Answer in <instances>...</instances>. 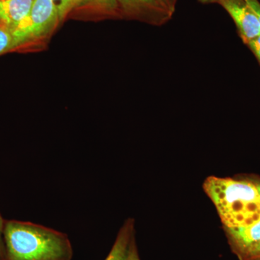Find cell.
<instances>
[{
    "label": "cell",
    "instance_id": "obj_12",
    "mask_svg": "<svg viewBox=\"0 0 260 260\" xmlns=\"http://www.w3.org/2000/svg\"><path fill=\"white\" fill-rule=\"evenodd\" d=\"M239 260H260V242L246 251L243 255L238 258Z\"/></svg>",
    "mask_w": 260,
    "mask_h": 260
},
{
    "label": "cell",
    "instance_id": "obj_5",
    "mask_svg": "<svg viewBox=\"0 0 260 260\" xmlns=\"http://www.w3.org/2000/svg\"><path fill=\"white\" fill-rule=\"evenodd\" d=\"M119 10L127 16L138 18L155 25H162L173 15L156 0H116Z\"/></svg>",
    "mask_w": 260,
    "mask_h": 260
},
{
    "label": "cell",
    "instance_id": "obj_8",
    "mask_svg": "<svg viewBox=\"0 0 260 260\" xmlns=\"http://www.w3.org/2000/svg\"><path fill=\"white\" fill-rule=\"evenodd\" d=\"M134 237L133 220H128L121 227L110 252L104 260H126L130 244Z\"/></svg>",
    "mask_w": 260,
    "mask_h": 260
},
{
    "label": "cell",
    "instance_id": "obj_9",
    "mask_svg": "<svg viewBox=\"0 0 260 260\" xmlns=\"http://www.w3.org/2000/svg\"><path fill=\"white\" fill-rule=\"evenodd\" d=\"M74 9L95 10L105 14H115L119 10L116 0H76Z\"/></svg>",
    "mask_w": 260,
    "mask_h": 260
},
{
    "label": "cell",
    "instance_id": "obj_1",
    "mask_svg": "<svg viewBox=\"0 0 260 260\" xmlns=\"http://www.w3.org/2000/svg\"><path fill=\"white\" fill-rule=\"evenodd\" d=\"M5 260H72L73 249L64 233L31 222L6 220Z\"/></svg>",
    "mask_w": 260,
    "mask_h": 260
},
{
    "label": "cell",
    "instance_id": "obj_3",
    "mask_svg": "<svg viewBox=\"0 0 260 260\" xmlns=\"http://www.w3.org/2000/svg\"><path fill=\"white\" fill-rule=\"evenodd\" d=\"M59 22L52 0H35L28 16L11 32L14 42L13 51L45 37Z\"/></svg>",
    "mask_w": 260,
    "mask_h": 260
},
{
    "label": "cell",
    "instance_id": "obj_4",
    "mask_svg": "<svg viewBox=\"0 0 260 260\" xmlns=\"http://www.w3.org/2000/svg\"><path fill=\"white\" fill-rule=\"evenodd\" d=\"M237 25L239 36L246 44L260 36V24L256 13L246 0H218Z\"/></svg>",
    "mask_w": 260,
    "mask_h": 260
},
{
    "label": "cell",
    "instance_id": "obj_18",
    "mask_svg": "<svg viewBox=\"0 0 260 260\" xmlns=\"http://www.w3.org/2000/svg\"><path fill=\"white\" fill-rule=\"evenodd\" d=\"M199 3L203 5L213 4V3H218V0H198Z\"/></svg>",
    "mask_w": 260,
    "mask_h": 260
},
{
    "label": "cell",
    "instance_id": "obj_14",
    "mask_svg": "<svg viewBox=\"0 0 260 260\" xmlns=\"http://www.w3.org/2000/svg\"><path fill=\"white\" fill-rule=\"evenodd\" d=\"M156 1L161 5L164 9L167 10L169 13L174 15L175 13L177 0H156Z\"/></svg>",
    "mask_w": 260,
    "mask_h": 260
},
{
    "label": "cell",
    "instance_id": "obj_7",
    "mask_svg": "<svg viewBox=\"0 0 260 260\" xmlns=\"http://www.w3.org/2000/svg\"><path fill=\"white\" fill-rule=\"evenodd\" d=\"M35 0L0 1V27L12 32L28 16Z\"/></svg>",
    "mask_w": 260,
    "mask_h": 260
},
{
    "label": "cell",
    "instance_id": "obj_15",
    "mask_svg": "<svg viewBox=\"0 0 260 260\" xmlns=\"http://www.w3.org/2000/svg\"><path fill=\"white\" fill-rule=\"evenodd\" d=\"M126 260H140L138 248H137L136 244H135V237L133 238L131 244H130L129 252H128Z\"/></svg>",
    "mask_w": 260,
    "mask_h": 260
},
{
    "label": "cell",
    "instance_id": "obj_16",
    "mask_svg": "<svg viewBox=\"0 0 260 260\" xmlns=\"http://www.w3.org/2000/svg\"><path fill=\"white\" fill-rule=\"evenodd\" d=\"M260 62V36L247 44Z\"/></svg>",
    "mask_w": 260,
    "mask_h": 260
},
{
    "label": "cell",
    "instance_id": "obj_13",
    "mask_svg": "<svg viewBox=\"0 0 260 260\" xmlns=\"http://www.w3.org/2000/svg\"><path fill=\"white\" fill-rule=\"evenodd\" d=\"M6 220L0 213V260L5 259V247L4 242V229Z\"/></svg>",
    "mask_w": 260,
    "mask_h": 260
},
{
    "label": "cell",
    "instance_id": "obj_2",
    "mask_svg": "<svg viewBox=\"0 0 260 260\" xmlns=\"http://www.w3.org/2000/svg\"><path fill=\"white\" fill-rule=\"evenodd\" d=\"M203 189L218 210L225 229L260 218V201L254 181L210 177L205 180Z\"/></svg>",
    "mask_w": 260,
    "mask_h": 260
},
{
    "label": "cell",
    "instance_id": "obj_17",
    "mask_svg": "<svg viewBox=\"0 0 260 260\" xmlns=\"http://www.w3.org/2000/svg\"><path fill=\"white\" fill-rule=\"evenodd\" d=\"M253 11L256 13L260 24V3L258 0H246Z\"/></svg>",
    "mask_w": 260,
    "mask_h": 260
},
{
    "label": "cell",
    "instance_id": "obj_11",
    "mask_svg": "<svg viewBox=\"0 0 260 260\" xmlns=\"http://www.w3.org/2000/svg\"><path fill=\"white\" fill-rule=\"evenodd\" d=\"M76 0H52L59 15V21H62L70 11L73 10Z\"/></svg>",
    "mask_w": 260,
    "mask_h": 260
},
{
    "label": "cell",
    "instance_id": "obj_19",
    "mask_svg": "<svg viewBox=\"0 0 260 260\" xmlns=\"http://www.w3.org/2000/svg\"><path fill=\"white\" fill-rule=\"evenodd\" d=\"M255 182V185L256 189H257L258 194H259V198L260 201V181H254Z\"/></svg>",
    "mask_w": 260,
    "mask_h": 260
},
{
    "label": "cell",
    "instance_id": "obj_10",
    "mask_svg": "<svg viewBox=\"0 0 260 260\" xmlns=\"http://www.w3.org/2000/svg\"><path fill=\"white\" fill-rule=\"evenodd\" d=\"M14 42L11 32L4 28L0 27V55L13 51Z\"/></svg>",
    "mask_w": 260,
    "mask_h": 260
},
{
    "label": "cell",
    "instance_id": "obj_20",
    "mask_svg": "<svg viewBox=\"0 0 260 260\" xmlns=\"http://www.w3.org/2000/svg\"><path fill=\"white\" fill-rule=\"evenodd\" d=\"M0 1H4V0H0Z\"/></svg>",
    "mask_w": 260,
    "mask_h": 260
},
{
    "label": "cell",
    "instance_id": "obj_6",
    "mask_svg": "<svg viewBox=\"0 0 260 260\" xmlns=\"http://www.w3.org/2000/svg\"><path fill=\"white\" fill-rule=\"evenodd\" d=\"M229 244L237 257L260 242V218L241 226L225 229Z\"/></svg>",
    "mask_w": 260,
    "mask_h": 260
}]
</instances>
